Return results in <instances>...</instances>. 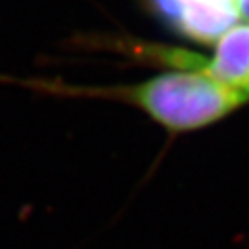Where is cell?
<instances>
[{
  "label": "cell",
  "mask_w": 249,
  "mask_h": 249,
  "mask_svg": "<svg viewBox=\"0 0 249 249\" xmlns=\"http://www.w3.org/2000/svg\"><path fill=\"white\" fill-rule=\"evenodd\" d=\"M197 71L249 98V24H234L227 30L218 39L214 57L201 63Z\"/></svg>",
  "instance_id": "3"
},
{
  "label": "cell",
  "mask_w": 249,
  "mask_h": 249,
  "mask_svg": "<svg viewBox=\"0 0 249 249\" xmlns=\"http://www.w3.org/2000/svg\"><path fill=\"white\" fill-rule=\"evenodd\" d=\"M133 98L170 129H196L227 115L248 96L194 71L155 76L133 90Z\"/></svg>",
  "instance_id": "1"
},
{
  "label": "cell",
  "mask_w": 249,
  "mask_h": 249,
  "mask_svg": "<svg viewBox=\"0 0 249 249\" xmlns=\"http://www.w3.org/2000/svg\"><path fill=\"white\" fill-rule=\"evenodd\" d=\"M153 6L181 36L201 43L218 41L242 15L236 0H153Z\"/></svg>",
  "instance_id": "2"
},
{
  "label": "cell",
  "mask_w": 249,
  "mask_h": 249,
  "mask_svg": "<svg viewBox=\"0 0 249 249\" xmlns=\"http://www.w3.org/2000/svg\"><path fill=\"white\" fill-rule=\"evenodd\" d=\"M238 2V8H240V13L246 15L249 18V0H236Z\"/></svg>",
  "instance_id": "4"
}]
</instances>
